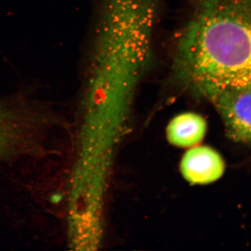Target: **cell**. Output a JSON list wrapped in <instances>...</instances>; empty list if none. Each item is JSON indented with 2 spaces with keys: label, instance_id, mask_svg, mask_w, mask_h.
<instances>
[{
  "label": "cell",
  "instance_id": "6da1fadb",
  "mask_svg": "<svg viewBox=\"0 0 251 251\" xmlns=\"http://www.w3.org/2000/svg\"><path fill=\"white\" fill-rule=\"evenodd\" d=\"M158 0H104L83 110L107 133L128 128L151 54Z\"/></svg>",
  "mask_w": 251,
  "mask_h": 251
},
{
  "label": "cell",
  "instance_id": "7a4b0ae2",
  "mask_svg": "<svg viewBox=\"0 0 251 251\" xmlns=\"http://www.w3.org/2000/svg\"><path fill=\"white\" fill-rule=\"evenodd\" d=\"M174 77L184 90L209 99L251 87V0H201L180 34Z\"/></svg>",
  "mask_w": 251,
  "mask_h": 251
},
{
  "label": "cell",
  "instance_id": "3957f363",
  "mask_svg": "<svg viewBox=\"0 0 251 251\" xmlns=\"http://www.w3.org/2000/svg\"><path fill=\"white\" fill-rule=\"evenodd\" d=\"M208 100L219 112L229 138L251 146V87L221 91Z\"/></svg>",
  "mask_w": 251,
  "mask_h": 251
},
{
  "label": "cell",
  "instance_id": "277c9868",
  "mask_svg": "<svg viewBox=\"0 0 251 251\" xmlns=\"http://www.w3.org/2000/svg\"><path fill=\"white\" fill-rule=\"evenodd\" d=\"M180 172L190 184H210L224 175L225 163L222 157L214 149L207 146L189 148L180 162Z\"/></svg>",
  "mask_w": 251,
  "mask_h": 251
},
{
  "label": "cell",
  "instance_id": "5b68a950",
  "mask_svg": "<svg viewBox=\"0 0 251 251\" xmlns=\"http://www.w3.org/2000/svg\"><path fill=\"white\" fill-rule=\"evenodd\" d=\"M206 122L195 112H184L175 117L166 128L167 139L180 148H191L199 145L205 136Z\"/></svg>",
  "mask_w": 251,
  "mask_h": 251
},
{
  "label": "cell",
  "instance_id": "8992f818",
  "mask_svg": "<svg viewBox=\"0 0 251 251\" xmlns=\"http://www.w3.org/2000/svg\"><path fill=\"white\" fill-rule=\"evenodd\" d=\"M1 135H2V126H1V122H0V143H1Z\"/></svg>",
  "mask_w": 251,
  "mask_h": 251
},
{
  "label": "cell",
  "instance_id": "52a82bcc",
  "mask_svg": "<svg viewBox=\"0 0 251 251\" xmlns=\"http://www.w3.org/2000/svg\"></svg>",
  "mask_w": 251,
  "mask_h": 251
}]
</instances>
